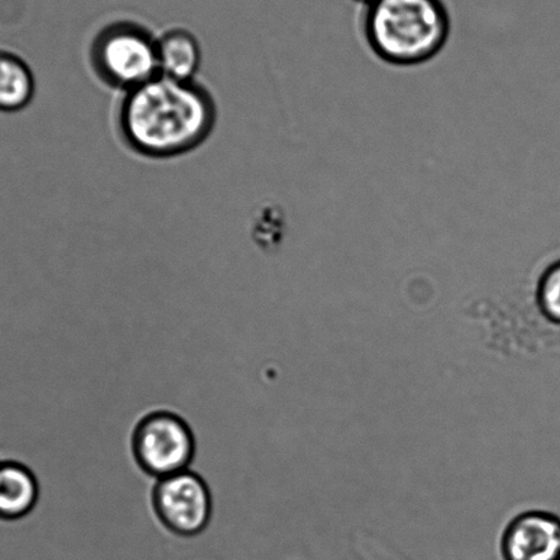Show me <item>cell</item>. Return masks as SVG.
Returning a JSON list of instances; mask_svg holds the SVG:
<instances>
[{
	"mask_svg": "<svg viewBox=\"0 0 560 560\" xmlns=\"http://www.w3.org/2000/svg\"><path fill=\"white\" fill-rule=\"evenodd\" d=\"M215 118L213 96L202 85L158 74L127 92L118 119L136 152L161 160L197 149L214 129Z\"/></svg>",
	"mask_w": 560,
	"mask_h": 560,
	"instance_id": "1",
	"label": "cell"
},
{
	"mask_svg": "<svg viewBox=\"0 0 560 560\" xmlns=\"http://www.w3.org/2000/svg\"><path fill=\"white\" fill-rule=\"evenodd\" d=\"M362 31L370 50L394 67H417L442 52L451 35L444 0H378L364 8Z\"/></svg>",
	"mask_w": 560,
	"mask_h": 560,
	"instance_id": "2",
	"label": "cell"
},
{
	"mask_svg": "<svg viewBox=\"0 0 560 560\" xmlns=\"http://www.w3.org/2000/svg\"><path fill=\"white\" fill-rule=\"evenodd\" d=\"M156 45L158 39L143 26L116 23L96 36L92 63L107 84L128 92L161 74Z\"/></svg>",
	"mask_w": 560,
	"mask_h": 560,
	"instance_id": "3",
	"label": "cell"
},
{
	"mask_svg": "<svg viewBox=\"0 0 560 560\" xmlns=\"http://www.w3.org/2000/svg\"><path fill=\"white\" fill-rule=\"evenodd\" d=\"M194 438L182 418L167 412L147 417L135 434V453L145 471L171 477L185 471L194 456Z\"/></svg>",
	"mask_w": 560,
	"mask_h": 560,
	"instance_id": "4",
	"label": "cell"
},
{
	"mask_svg": "<svg viewBox=\"0 0 560 560\" xmlns=\"http://www.w3.org/2000/svg\"><path fill=\"white\" fill-rule=\"evenodd\" d=\"M155 508L165 525L178 535H197L210 520V493L198 476L185 470L162 478L155 491Z\"/></svg>",
	"mask_w": 560,
	"mask_h": 560,
	"instance_id": "5",
	"label": "cell"
},
{
	"mask_svg": "<svg viewBox=\"0 0 560 560\" xmlns=\"http://www.w3.org/2000/svg\"><path fill=\"white\" fill-rule=\"evenodd\" d=\"M505 560H560V520L540 511L511 522L503 538Z\"/></svg>",
	"mask_w": 560,
	"mask_h": 560,
	"instance_id": "6",
	"label": "cell"
},
{
	"mask_svg": "<svg viewBox=\"0 0 560 560\" xmlns=\"http://www.w3.org/2000/svg\"><path fill=\"white\" fill-rule=\"evenodd\" d=\"M160 72L168 79L194 81L202 63V48L197 36L187 30L167 31L158 39Z\"/></svg>",
	"mask_w": 560,
	"mask_h": 560,
	"instance_id": "7",
	"label": "cell"
},
{
	"mask_svg": "<svg viewBox=\"0 0 560 560\" xmlns=\"http://www.w3.org/2000/svg\"><path fill=\"white\" fill-rule=\"evenodd\" d=\"M37 482L25 466L0 464V520L13 521L30 514L37 500Z\"/></svg>",
	"mask_w": 560,
	"mask_h": 560,
	"instance_id": "8",
	"label": "cell"
},
{
	"mask_svg": "<svg viewBox=\"0 0 560 560\" xmlns=\"http://www.w3.org/2000/svg\"><path fill=\"white\" fill-rule=\"evenodd\" d=\"M35 75L30 65L12 51L0 50V112L24 110L34 100Z\"/></svg>",
	"mask_w": 560,
	"mask_h": 560,
	"instance_id": "9",
	"label": "cell"
},
{
	"mask_svg": "<svg viewBox=\"0 0 560 560\" xmlns=\"http://www.w3.org/2000/svg\"><path fill=\"white\" fill-rule=\"evenodd\" d=\"M537 303L546 318L560 325V259L547 266L538 279Z\"/></svg>",
	"mask_w": 560,
	"mask_h": 560,
	"instance_id": "10",
	"label": "cell"
},
{
	"mask_svg": "<svg viewBox=\"0 0 560 560\" xmlns=\"http://www.w3.org/2000/svg\"><path fill=\"white\" fill-rule=\"evenodd\" d=\"M353 2L361 3L363 8L370 7V4L378 2V0H353Z\"/></svg>",
	"mask_w": 560,
	"mask_h": 560,
	"instance_id": "11",
	"label": "cell"
}]
</instances>
